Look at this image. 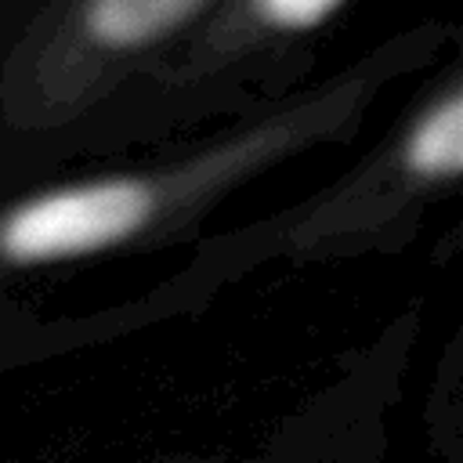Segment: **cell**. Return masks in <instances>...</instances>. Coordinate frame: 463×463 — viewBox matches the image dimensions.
Returning a JSON list of instances; mask_svg holds the SVG:
<instances>
[{
  "label": "cell",
  "instance_id": "7a4b0ae2",
  "mask_svg": "<svg viewBox=\"0 0 463 463\" xmlns=\"http://www.w3.org/2000/svg\"><path fill=\"white\" fill-rule=\"evenodd\" d=\"M463 36V33H459ZM463 192V47L427 83L402 119L344 170L297 206L268 213L250 235L289 246L347 242L420 217L427 206Z\"/></svg>",
  "mask_w": 463,
  "mask_h": 463
},
{
  "label": "cell",
  "instance_id": "6da1fadb",
  "mask_svg": "<svg viewBox=\"0 0 463 463\" xmlns=\"http://www.w3.org/2000/svg\"><path fill=\"white\" fill-rule=\"evenodd\" d=\"M456 36L449 25L405 29L322 83L239 116L163 163L72 177L11 203L0 210V275L109 253L206 217L268 170L351 141L387 83L430 65Z\"/></svg>",
  "mask_w": 463,
  "mask_h": 463
},
{
  "label": "cell",
  "instance_id": "3957f363",
  "mask_svg": "<svg viewBox=\"0 0 463 463\" xmlns=\"http://www.w3.org/2000/svg\"><path fill=\"white\" fill-rule=\"evenodd\" d=\"M354 0H221L217 11L141 83L163 119L250 116L293 90L318 36Z\"/></svg>",
  "mask_w": 463,
  "mask_h": 463
}]
</instances>
